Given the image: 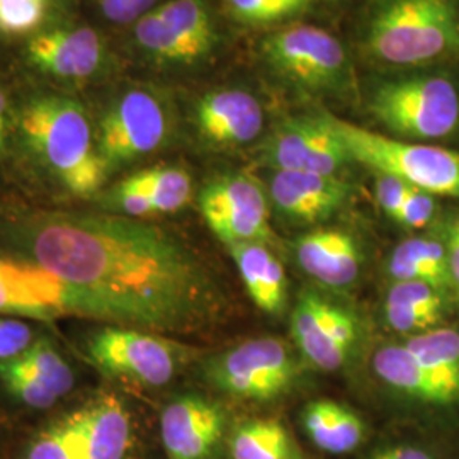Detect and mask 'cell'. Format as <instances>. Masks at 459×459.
I'll return each instance as SVG.
<instances>
[{"label": "cell", "mask_w": 459, "mask_h": 459, "mask_svg": "<svg viewBox=\"0 0 459 459\" xmlns=\"http://www.w3.org/2000/svg\"><path fill=\"white\" fill-rule=\"evenodd\" d=\"M263 56L279 77L310 92H341L351 77L344 45L322 28L296 26L269 34Z\"/></svg>", "instance_id": "9c48e42d"}, {"label": "cell", "mask_w": 459, "mask_h": 459, "mask_svg": "<svg viewBox=\"0 0 459 459\" xmlns=\"http://www.w3.org/2000/svg\"><path fill=\"white\" fill-rule=\"evenodd\" d=\"M9 134V106L4 91L0 89V152L5 150Z\"/></svg>", "instance_id": "74e56055"}, {"label": "cell", "mask_w": 459, "mask_h": 459, "mask_svg": "<svg viewBox=\"0 0 459 459\" xmlns=\"http://www.w3.org/2000/svg\"><path fill=\"white\" fill-rule=\"evenodd\" d=\"M51 2H62V0H51Z\"/></svg>", "instance_id": "f35d334b"}, {"label": "cell", "mask_w": 459, "mask_h": 459, "mask_svg": "<svg viewBox=\"0 0 459 459\" xmlns=\"http://www.w3.org/2000/svg\"><path fill=\"white\" fill-rule=\"evenodd\" d=\"M293 250L298 265L325 288L342 291L361 276V246L344 230H313L296 240Z\"/></svg>", "instance_id": "ac0fdd59"}, {"label": "cell", "mask_w": 459, "mask_h": 459, "mask_svg": "<svg viewBox=\"0 0 459 459\" xmlns=\"http://www.w3.org/2000/svg\"><path fill=\"white\" fill-rule=\"evenodd\" d=\"M0 313L34 318L45 324H51L58 316L21 282L16 271L5 259H0Z\"/></svg>", "instance_id": "83f0119b"}, {"label": "cell", "mask_w": 459, "mask_h": 459, "mask_svg": "<svg viewBox=\"0 0 459 459\" xmlns=\"http://www.w3.org/2000/svg\"><path fill=\"white\" fill-rule=\"evenodd\" d=\"M443 238L453 295L459 301V208L443 214L434 227Z\"/></svg>", "instance_id": "836d02e7"}, {"label": "cell", "mask_w": 459, "mask_h": 459, "mask_svg": "<svg viewBox=\"0 0 459 459\" xmlns=\"http://www.w3.org/2000/svg\"><path fill=\"white\" fill-rule=\"evenodd\" d=\"M301 424L318 449L328 455L356 451L366 436L361 417L333 400H315L301 413Z\"/></svg>", "instance_id": "603a6c76"}, {"label": "cell", "mask_w": 459, "mask_h": 459, "mask_svg": "<svg viewBox=\"0 0 459 459\" xmlns=\"http://www.w3.org/2000/svg\"><path fill=\"white\" fill-rule=\"evenodd\" d=\"M34 342V332L30 324L0 316V362L21 358Z\"/></svg>", "instance_id": "d6a6232c"}, {"label": "cell", "mask_w": 459, "mask_h": 459, "mask_svg": "<svg viewBox=\"0 0 459 459\" xmlns=\"http://www.w3.org/2000/svg\"><path fill=\"white\" fill-rule=\"evenodd\" d=\"M201 373L220 394L246 402H273L295 388L301 366L284 341L259 337L206 359Z\"/></svg>", "instance_id": "8992f818"}, {"label": "cell", "mask_w": 459, "mask_h": 459, "mask_svg": "<svg viewBox=\"0 0 459 459\" xmlns=\"http://www.w3.org/2000/svg\"><path fill=\"white\" fill-rule=\"evenodd\" d=\"M85 352L104 375L147 388L170 383L191 354L160 333L117 325L94 332L85 342Z\"/></svg>", "instance_id": "30bf717a"}, {"label": "cell", "mask_w": 459, "mask_h": 459, "mask_svg": "<svg viewBox=\"0 0 459 459\" xmlns=\"http://www.w3.org/2000/svg\"><path fill=\"white\" fill-rule=\"evenodd\" d=\"M0 381L17 402L30 409L45 411L60 400V396L34 373L24 358L0 362Z\"/></svg>", "instance_id": "4316f807"}, {"label": "cell", "mask_w": 459, "mask_h": 459, "mask_svg": "<svg viewBox=\"0 0 459 459\" xmlns=\"http://www.w3.org/2000/svg\"><path fill=\"white\" fill-rule=\"evenodd\" d=\"M371 459H436V456L426 447L415 444H396L377 451Z\"/></svg>", "instance_id": "8d00e7d4"}, {"label": "cell", "mask_w": 459, "mask_h": 459, "mask_svg": "<svg viewBox=\"0 0 459 459\" xmlns=\"http://www.w3.org/2000/svg\"><path fill=\"white\" fill-rule=\"evenodd\" d=\"M0 252L56 315L152 333H195L225 308L196 252L162 227L123 214L31 210L0 218Z\"/></svg>", "instance_id": "6da1fadb"}, {"label": "cell", "mask_w": 459, "mask_h": 459, "mask_svg": "<svg viewBox=\"0 0 459 459\" xmlns=\"http://www.w3.org/2000/svg\"><path fill=\"white\" fill-rule=\"evenodd\" d=\"M377 65L424 68L459 56V0H377L362 38Z\"/></svg>", "instance_id": "3957f363"}, {"label": "cell", "mask_w": 459, "mask_h": 459, "mask_svg": "<svg viewBox=\"0 0 459 459\" xmlns=\"http://www.w3.org/2000/svg\"><path fill=\"white\" fill-rule=\"evenodd\" d=\"M344 142L352 162L392 176L437 197L459 201V152L434 143L386 136L352 125L328 111L320 113Z\"/></svg>", "instance_id": "277c9868"}, {"label": "cell", "mask_w": 459, "mask_h": 459, "mask_svg": "<svg viewBox=\"0 0 459 459\" xmlns=\"http://www.w3.org/2000/svg\"><path fill=\"white\" fill-rule=\"evenodd\" d=\"M221 403L201 394L172 400L160 415L167 459H213L227 432Z\"/></svg>", "instance_id": "5bb4252c"}, {"label": "cell", "mask_w": 459, "mask_h": 459, "mask_svg": "<svg viewBox=\"0 0 459 459\" xmlns=\"http://www.w3.org/2000/svg\"><path fill=\"white\" fill-rule=\"evenodd\" d=\"M159 0H96L100 14L115 24H134L157 7Z\"/></svg>", "instance_id": "e575fe53"}, {"label": "cell", "mask_w": 459, "mask_h": 459, "mask_svg": "<svg viewBox=\"0 0 459 459\" xmlns=\"http://www.w3.org/2000/svg\"><path fill=\"white\" fill-rule=\"evenodd\" d=\"M369 111L394 138L430 143L459 132V83L441 72H417L377 85Z\"/></svg>", "instance_id": "5b68a950"}, {"label": "cell", "mask_w": 459, "mask_h": 459, "mask_svg": "<svg viewBox=\"0 0 459 459\" xmlns=\"http://www.w3.org/2000/svg\"><path fill=\"white\" fill-rule=\"evenodd\" d=\"M19 138L34 162L74 196L98 195L108 167L98 148V132L81 102L62 96L26 100L16 116Z\"/></svg>", "instance_id": "7a4b0ae2"}, {"label": "cell", "mask_w": 459, "mask_h": 459, "mask_svg": "<svg viewBox=\"0 0 459 459\" xmlns=\"http://www.w3.org/2000/svg\"><path fill=\"white\" fill-rule=\"evenodd\" d=\"M231 459H303L291 432L276 419H250L230 437Z\"/></svg>", "instance_id": "cb8c5ba5"}, {"label": "cell", "mask_w": 459, "mask_h": 459, "mask_svg": "<svg viewBox=\"0 0 459 459\" xmlns=\"http://www.w3.org/2000/svg\"><path fill=\"white\" fill-rule=\"evenodd\" d=\"M386 271L392 282L422 281L453 293L446 247L436 229L409 237L394 247L388 257Z\"/></svg>", "instance_id": "7402d4cb"}, {"label": "cell", "mask_w": 459, "mask_h": 459, "mask_svg": "<svg viewBox=\"0 0 459 459\" xmlns=\"http://www.w3.org/2000/svg\"><path fill=\"white\" fill-rule=\"evenodd\" d=\"M373 368L386 386L417 403L437 409L459 405L458 392L424 368L403 344L379 347L373 358Z\"/></svg>", "instance_id": "d6986e66"}, {"label": "cell", "mask_w": 459, "mask_h": 459, "mask_svg": "<svg viewBox=\"0 0 459 459\" xmlns=\"http://www.w3.org/2000/svg\"><path fill=\"white\" fill-rule=\"evenodd\" d=\"M83 411L85 459H126L133 444L130 411L116 394H102Z\"/></svg>", "instance_id": "ffe728a7"}, {"label": "cell", "mask_w": 459, "mask_h": 459, "mask_svg": "<svg viewBox=\"0 0 459 459\" xmlns=\"http://www.w3.org/2000/svg\"><path fill=\"white\" fill-rule=\"evenodd\" d=\"M354 187L339 174L273 170L267 195L282 216L303 225H315L339 213Z\"/></svg>", "instance_id": "9a60e30c"}, {"label": "cell", "mask_w": 459, "mask_h": 459, "mask_svg": "<svg viewBox=\"0 0 459 459\" xmlns=\"http://www.w3.org/2000/svg\"><path fill=\"white\" fill-rule=\"evenodd\" d=\"M230 14L252 26L276 24L305 14L313 0H223Z\"/></svg>", "instance_id": "f546056e"}, {"label": "cell", "mask_w": 459, "mask_h": 459, "mask_svg": "<svg viewBox=\"0 0 459 459\" xmlns=\"http://www.w3.org/2000/svg\"><path fill=\"white\" fill-rule=\"evenodd\" d=\"M409 191V184L400 181L392 176L385 174H377V184H375V195H377V204L385 212L386 216H390L394 221H396L398 213L402 210V204L405 201Z\"/></svg>", "instance_id": "d590c367"}, {"label": "cell", "mask_w": 459, "mask_h": 459, "mask_svg": "<svg viewBox=\"0 0 459 459\" xmlns=\"http://www.w3.org/2000/svg\"><path fill=\"white\" fill-rule=\"evenodd\" d=\"M21 358L33 368L39 379L60 398L75 386V375L62 352L48 339L41 337Z\"/></svg>", "instance_id": "f1b7e54d"}, {"label": "cell", "mask_w": 459, "mask_h": 459, "mask_svg": "<svg viewBox=\"0 0 459 459\" xmlns=\"http://www.w3.org/2000/svg\"><path fill=\"white\" fill-rule=\"evenodd\" d=\"M125 181L147 197L155 214L179 212L193 196V179L181 167H152Z\"/></svg>", "instance_id": "d4e9b609"}, {"label": "cell", "mask_w": 459, "mask_h": 459, "mask_svg": "<svg viewBox=\"0 0 459 459\" xmlns=\"http://www.w3.org/2000/svg\"><path fill=\"white\" fill-rule=\"evenodd\" d=\"M265 123L263 104L244 89H218L199 99V134L216 147H242L261 136Z\"/></svg>", "instance_id": "e0dca14e"}, {"label": "cell", "mask_w": 459, "mask_h": 459, "mask_svg": "<svg viewBox=\"0 0 459 459\" xmlns=\"http://www.w3.org/2000/svg\"><path fill=\"white\" fill-rule=\"evenodd\" d=\"M229 248L254 305L269 315L282 313L288 281L278 257L265 244H235Z\"/></svg>", "instance_id": "44dd1931"}, {"label": "cell", "mask_w": 459, "mask_h": 459, "mask_svg": "<svg viewBox=\"0 0 459 459\" xmlns=\"http://www.w3.org/2000/svg\"><path fill=\"white\" fill-rule=\"evenodd\" d=\"M263 162L273 170L339 174L352 162L344 142L318 116L284 119L261 147Z\"/></svg>", "instance_id": "4fadbf2b"}, {"label": "cell", "mask_w": 459, "mask_h": 459, "mask_svg": "<svg viewBox=\"0 0 459 459\" xmlns=\"http://www.w3.org/2000/svg\"><path fill=\"white\" fill-rule=\"evenodd\" d=\"M98 148L108 170L155 153L172 132L167 99L152 87H132L116 96L100 116Z\"/></svg>", "instance_id": "52a82bcc"}, {"label": "cell", "mask_w": 459, "mask_h": 459, "mask_svg": "<svg viewBox=\"0 0 459 459\" xmlns=\"http://www.w3.org/2000/svg\"><path fill=\"white\" fill-rule=\"evenodd\" d=\"M199 212L206 225L227 246L271 244L269 195L248 174L214 178L199 193Z\"/></svg>", "instance_id": "8fae6325"}, {"label": "cell", "mask_w": 459, "mask_h": 459, "mask_svg": "<svg viewBox=\"0 0 459 459\" xmlns=\"http://www.w3.org/2000/svg\"><path fill=\"white\" fill-rule=\"evenodd\" d=\"M138 49L159 65H196L213 53L220 36L206 0H169L138 19Z\"/></svg>", "instance_id": "ba28073f"}, {"label": "cell", "mask_w": 459, "mask_h": 459, "mask_svg": "<svg viewBox=\"0 0 459 459\" xmlns=\"http://www.w3.org/2000/svg\"><path fill=\"white\" fill-rule=\"evenodd\" d=\"M26 459H85L82 409L41 429L28 446Z\"/></svg>", "instance_id": "484cf974"}, {"label": "cell", "mask_w": 459, "mask_h": 459, "mask_svg": "<svg viewBox=\"0 0 459 459\" xmlns=\"http://www.w3.org/2000/svg\"><path fill=\"white\" fill-rule=\"evenodd\" d=\"M361 328L358 316L327 296L303 290L291 312V337L303 359L318 371L342 369L356 352Z\"/></svg>", "instance_id": "7c38bea8"}, {"label": "cell", "mask_w": 459, "mask_h": 459, "mask_svg": "<svg viewBox=\"0 0 459 459\" xmlns=\"http://www.w3.org/2000/svg\"><path fill=\"white\" fill-rule=\"evenodd\" d=\"M439 197L409 186L407 196L396 218V223L411 230L434 229L441 218Z\"/></svg>", "instance_id": "1f68e13d"}, {"label": "cell", "mask_w": 459, "mask_h": 459, "mask_svg": "<svg viewBox=\"0 0 459 459\" xmlns=\"http://www.w3.org/2000/svg\"><path fill=\"white\" fill-rule=\"evenodd\" d=\"M26 56L38 70L64 81L94 77L106 64L100 34L89 26L38 31L26 47Z\"/></svg>", "instance_id": "2e32d148"}, {"label": "cell", "mask_w": 459, "mask_h": 459, "mask_svg": "<svg viewBox=\"0 0 459 459\" xmlns=\"http://www.w3.org/2000/svg\"><path fill=\"white\" fill-rule=\"evenodd\" d=\"M48 0H0V34L36 33L45 21Z\"/></svg>", "instance_id": "4dcf8cb0"}]
</instances>
